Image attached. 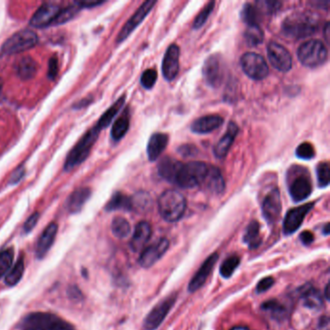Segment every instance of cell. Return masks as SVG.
<instances>
[{
	"mask_svg": "<svg viewBox=\"0 0 330 330\" xmlns=\"http://www.w3.org/2000/svg\"><path fill=\"white\" fill-rule=\"evenodd\" d=\"M320 26L318 15L310 11L297 12L285 18L282 32L285 36L292 39H302L312 36Z\"/></svg>",
	"mask_w": 330,
	"mask_h": 330,
	"instance_id": "1",
	"label": "cell"
},
{
	"mask_svg": "<svg viewBox=\"0 0 330 330\" xmlns=\"http://www.w3.org/2000/svg\"><path fill=\"white\" fill-rule=\"evenodd\" d=\"M187 201L181 193L171 189L163 193L158 200L159 213L167 222H177L183 217Z\"/></svg>",
	"mask_w": 330,
	"mask_h": 330,
	"instance_id": "2",
	"label": "cell"
},
{
	"mask_svg": "<svg viewBox=\"0 0 330 330\" xmlns=\"http://www.w3.org/2000/svg\"><path fill=\"white\" fill-rule=\"evenodd\" d=\"M21 326L23 330H75L73 324L51 313H31L25 318Z\"/></svg>",
	"mask_w": 330,
	"mask_h": 330,
	"instance_id": "3",
	"label": "cell"
},
{
	"mask_svg": "<svg viewBox=\"0 0 330 330\" xmlns=\"http://www.w3.org/2000/svg\"><path fill=\"white\" fill-rule=\"evenodd\" d=\"M208 167L209 165L203 162L182 163L175 176L174 185L183 189H191L201 185L208 171Z\"/></svg>",
	"mask_w": 330,
	"mask_h": 330,
	"instance_id": "4",
	"label": "cell"
},
{
	"mask_svg": "<svg viewBox=\"0 0 330 330\" xmlns=\"http://www.w3.org/2000/svg\"><path fill=\"white\" fill-rule=\"evenodd\" d=\"M100 131V129L95 126L85 133V135L79 140V143L68 154L65 162V171L69 172L73 170L77 166L81 165L88 157L93 145L96 143L97 138L99 137Z\"/></svg>",
	"mask_w": 330,
	"mask_h": 330,
	"instance_id": "5",
	"label": "cell"
},
{
	"mask_svg": "<svg viewBox=\"0 0 330 330\" xmlns=\"http://www.w3.org/2000/svg\"><path fill=\"white\" fill-rule=\"evenodd\" d=\"M327 49L320 40H309L297 50V57L304 66L316 68L327 59Z\"/></svg>",
	"mask_w": 330,
	"mask_h": 330,
	"instance_id": "6",
	"label": "cell"
},
{
	"mask_svg": "<svg viewBox=\"0 0 330 330\" xmlns=\"http://www.w3.org/2000/svg\"><path fill=\"white\" fill-rule=\"evenodd\" d=\"M38 43V36L34 31L21 30L8 38L1 49L2 55H14L28 51Z\"/></svg>",
	"mask_w": 330,
	"mask_h": 330,
	"instance_id": "7",
	"label": "cell"
},
{
	"mask_svg": "<svg viewBox=\"0 0 330 330\" xmlns=\"http://www.w3.org/2000/svg\"><path fill=\"white\" fill-rule=\"evenodd\" d=\"M240 64L243 72L247 75L249 78L261 81L267 77L269 73L268 65L266 63L264 56L257 55L256 53H246L242 55Z\"/></svg>",
	"mask_w": 330,
	"mask_h": 330,
	"instance_id": "8",
	"label": "cell"
},
{
	"mask_svg": "<svg viewBox=\"0 0 330 330\" xmlns=\"http://www.w3.org/2000/svg\"><path fill=\"white\" fill-rule=\"evenodd\" d=\"M202 76L211 87H219L224 78V65L219 55H212L206 58L202 66Z\"/></svg>",
	"mask_w": 330,
	"mask_h": 330,
	"instance_id": "9",
	"label": "cell"
},
{
	"mask_svg": "<svg viewBox=\"0 0 330 330\" xmlns=\"http://www.w3.org/2000/svg\"><path fill=\"white\" fill-rule=\"evenodd\" d=\"M267 55L270 63L280 72H289L292 69V55L281 44L270 42L267 46Z\"/></svg>",
	"mask_w": 330,
	"mask_h": 330,
	"instance_id": "10",
	"label": "cell"
},
{
	"mask_svg": "<svg viewBox=\"0 0 330 330\" xmlns=\"http://www.w3.org/2000/svg\"><path fill=\"white\" fill-rule=\"evenodd\" d=\"M175 301H176V296L172 295L167 297L159 304H157L145 319L144 328L146 330H156L165 320L166 317L173 308Z\"/></svg>",
	"mask_w": 330,
	"mask_h": 330,
	"instance_id": "11",
	"label": "cell"
},
{
	"mask_svg": "<svg viewBox=\"0 0 330 330\" xmlns=\"http://www.w3.org/2000/svg\"><path fill=\"white\" fill-rule=\"evenodd\" d=\"M156 3V1L148 0L144 2L139 6V8L135 12V14L130 18L128 21L126 22V25L120 30V34L116 39L117 43H121L127 39V37L138 28L145 18H147V15L151 12V10L153 9Z\"/></svg>",
	"mask_w": 330,
	"mask_h": 330,
	"instance_id": "12",
	"label": "cell"
},
{
	"mask_svg": "<svg viewBox=\"0 0 330 330\" xmlns=\"http://www.w3.org/2000/svg\"><path fill=\"white\" fill-rule=\"evenodd\" d=\"M313 207H314V202H310L288 211V213L286 214L284 225H283L285 234L290 235L299 229L302 225L305 217L310 211L312 210Z\"/></svg>",
	"mask_w": 330,
	"mask_h": 330,
	"instance_id": "13",
	"label": "cell"
},
{
	"mask_svg": "<svg viewBox=\"0 0 330 330\" xmlns=\"http://www.w3.org/2000/svg\"><path fill=\"white\" fill-rule=\"evenodd\" d=\"M60 11L61 8L55 3H44L30 19V25L36 28H46L54 25Z\"/></svg>",
	"mask_w": 330,
	"mask_h": 330,
	"instance_id": "14",
	"label": "cell"
},
{
	"mask_svg": "<svg viewBox=\"0 0 330 330\" xmlns=\"http://www.w3.org/2000/svg\"><path fill=\"white\" fill-rule=\"evenodd\" d=\"M262 210L267 223L273 224L279 219L282 211V202L278 188L272 189L267 194L266 199L263 202Z\"/></svg>",
	"mask_w": 330,
	"mask_h": 330,
	"instance_id": "15",
	"label": "cell"
},
{
	"mask_svg": "<svg viewBox=\"0 0 330 330\" xmlns=\"http://www.w3.org/2000/svg\"><path fill=\"white\" fill-rule=\"evenodd\" d=\"M170 247V241L167 239H161L153 245L146 248L140 254L138 263L144 268H149L154 266L157 262L165 255Z\"/></svg>",
	"mask_w": 330,
	"mask_h": 330,
	"instance_id": "16",
	"label": "cell"
},
{
	"mask_svg": "<svg viewBox=\"0 0 330 330\" xmlns=\"http://www.w3.org/2000/svg\"><path fill=\"white\" fill-rule=\"evenodd\" d=\"M179 48L175 44L171 45L166 51L162 63V73L169 82L174 80L179 72Z\"/></svg>",
	"mask_w": 330,
	"mask_h": 330,
	"instance_id": "17",
	"label": "cell"
},
{
	"mask_svg": "<svg viewBox=\"0 0 330 330\" xmlns=\"http://www.w3.org/2000/svg\"><path fill=\"white\" fill-rule=\"evenodd\" d=\"M290 194L294 202H302L310 197L313 187L311 179L304 173L295 176L289 187Z\"/></svg>",
	"mask_w": 330,
	"mask_h": 330,
	"instance_id": "18",
	"label": "cell"
},
{
	"mask_svg": "<svg viewBox=\"0 0 330 330\" xmlns=\"http://www.w3.org/2000/svg\"><path fill=\"white\" fill-rule=\"evenodd\" d=\"M218 257H219V255L215 253V254H212L210 257H208L205 260V262L202 264L201 268L198 270V272L195 274L192 280L190 281L189 286H188L189 292L194 293L202 288L205 283L206 279L208 278V276L210 275L213 267L215 266L217 261H218Z\"/></svg>",
	"mask_w": 330,
	"mask_h": 330,
	"instance_id": "19",
	"label": "cell"
},
{
	"mask_svg": "<svg viewBox=\"0 0 330 330\" xmlns=\"http://www.w3.org/2000/svg\"><path fill=\"white\" fill-rule=\"evenodd\" d=\"M58 230V226L56 223H51L46 229L43 230L40 238L38 239L36 244V257L38 258H43L50 251L55 242L56 234Z\"/></svg>",
	"mask_w": 330,
	"mask_h": 330,
	"instance_id": "20",
	"label": "cell"
},
{
	"mask_svg": "<svg viewBox=\"0 0 330 330\" xmlns=\"http://www.w3.org/2000/svg\"><path fill=\"white\" fill-rule=\"evenodd\" d=\"M224 119L218 114L205 115L195 120L191 125V131L195 134H208L220 128Z\"/></svg>",
	"mask_w": 330,
	"mask_h": 330,
	"instance_id": "21",
	"label": "cell"
},
{
	"mask_svg": "<svg viewBox=\"0 0 330 330\" xmlns=\"http://www.w3.org/2000/svg\"><path fill=\"white\" fill-rule=\"evenodd\" d=\"M238 134H239V126L234 122H229L225 135L221 138L220 140L217 143V145L213 149L214 155L218 159L226 157Z\"/></svg>",
	"mask_w": 330,
	"mask_h": 330,
	"instance_id": "22",
	"label": "cell"
},
{
	"mask_svg": "<svg viewBox=\"0 0 330 330\" xmlns=\"http://www.w3.org/2000/svg\"><path fill=\"white\" fill-rule=\"evenodd\" d=\"M151 226L148 222L142 221L136 226L132 239L130 241V247L134 252H138L148 242L151 237Z\"/></svg>",
	"mask_w": 330,
	"mask_h": 330,
	"instance_id": "23",
	"label": "cell"
},
{
	"mask_svg": "<svg viewBox=\"0 0 330 330\" xmlns=\"http://www.w3.org/2000/svg\"><path fill=\"white\" fill-rule=\"evenodd\" d=\"M202 185H204L205 188L209 190L211 193L221 194L224 192L226 183H225L223 174L221 173L220 169H218L217 167L209 165L208 171L202 181Z\"/></svg>",
	"mask_w": 330,
	"mask_h": 330,
	"instance_id": "24",
	"label": "cell"
},
{
	"mask_svg": "<svg viewBox=\"0 0 330 330\" xmlns=\"http://www.w3.org/2000/svg\"><path fill=\"white\" fill-rule=\"evenodd\" d=\"M169 144V136L164 133L153 134L147 144V156L149 161H156L161 154L164 152Z\"/></svg>",
	"mask_w": 330,
	"mask_h": 330,
	"instance_id": "25",
	"label": "cell"
},
{
	"mask_svg": "<svg viewBox=\"0 0 330 330\" xmlns=\"http://www.w3.org/2000/svg\"><path fill=\"white\" fill-rule=\"evenodd\" d=\"M90 196H91V190L89 188L82 187L77 189L75 192L71 194V196L67 201L66 203L67 210L72 214L80 212L82 210L84 203L89 200Z\"/></svg>",
	"mask_w": 330,
	"mask_h": 330,
	"instance_id": "26",
	"label": "cell"
},
{
	"mask_svg": "<svg viewBox=\"0 0 330 330\" xmlns=\"http://www.w3.org/2000/svg\"><path fill=\"white\" fill-rule=\"evenodd\" d=\"M181 164H182L181 162L175 160L172 157H165L158 164L157 167L158 174L167 181L174 184L175 176Z\"/></svg>",
	"mask_w": 330,
	"mask_h": 330,
	"instance_id": "27",
	"label": "cell"
},
{
	"mask_svg": "<svg viewBox=\"0 0 330 330\" xmlns=\"http://www.w3.org/2000/svg\"><path fill=\"white\" fill-rule=\"evenodd\" d=\"M303 305L314 311L321 310L323 306V299L322 295L318 290H315L312 288H307L302 293Z\"/></svg>",
	"mask_w": 330,
	"mask_h": 330,
	"instance_id": "28",
	"label": "cell"
},
{
	"mask_svg": "<svg viewBox=\"0 0 330 330\" xmlns=\"http://www.w3.org/2000/svg\"><path fill=\"white\" fill-rule=\"evenodd\" d=\"M38 71V64L34 59L27 56L21 58L17 65V74L21 80L32 79Z\"/></svg>",
	"mask_w": 330,
	"mask_h": 330,
	"instance_id": "29",
	"label": "cell"
},
{
	"mask_svg": "<svg viewBox=\"0 0 330 330\" xmlns=\"http://www.w3.org/2000/svg\"><path fill=\"white\" fill-rule=\"evenodd\" d=\"M106 210H132L131 198L122 193H115L107 203Z\"/></svg>",
	"mask_w": 330,
	"mask_h": 330,
	"instance_id": "30",
	"label": "cell"
},
{
	"mask_svg": "<svg viewBox=\"0 0 330 330\" xmlns=\"http://www.w3.org/2000/svg\"><path fill=\"white\" fill-rule=\"evenodd\" d=\"M130 127V117H129L128 110H125L123 114L115 120L111 128V138L113 140H120L123 138L126 133L128 132Z\"/></svg>",
	"mask_w": 330,
	"mask_h": 330,
	"instance_id": "31",
	"label": "cell"
},
{
	"mask_svg": "<svg viewBox=\"0 0 330 330\" xmlns=\"http://www.w3.org/2000/svg\"><path fill=\"white\" fill-rule=\"evenodd\" d=\"M132 210L137 211L138 213H145L151 208L152 199L147 192L136 193L131 197Z\"/></svg>",
	"mask_w": 330,
	"mask_h": 330,
	"instance_id": "32",
	"label": "cell"
},
{
	"mask_svg": "<svg viewBox=\"0 0 330 330\" xmlns=\"http://www.w3.org/2000/svg\"><path fill=\"white\" fill-rule=\"evenodd\" d=\"M261 15V10L258 7L251 3L245 4L241 11V18L248 27L260 26Z\"/></svg>",
	"mask_w": 330,
	"mask_h": 330,
	"instance_id": "33",
	"label": "cell"
},
{
	"mask_svg": "<svg viewBox=\"0 0 330 330\" xmlns=\"http://www.w3.org/2000/svg\"><path fill=\"white\" fill-rule=\"evenodd\" d=\"M125 102V96H122L117 101L115 102L109 110L105 111V113L101 116V119L98 121L97 123V127L102 130V129L107 128L113 119L115 117V115L119 113V111L121 110V108L123 107Z\"/></svg>",
	"mask_w": 330,
	"mask_h": 330,
	"instance_id": "34",
	"label": "cell"
},
{
	"mask_svg": "<svg viewBox=\"0 0 330 330\" xmlns=\"http://www.w3.org/2000/svg\"><path fill=\"white\" fill-rule=\"evenodd\" d=\"M244 242L250 249H256L261 245L262 239L260 235V224L257 221H252L249 224L244 234Z\"/></svg>",
	"mask_w": 330,
	"mask_h": 330,
	"instance_id": "35",
	"label": "cell"
},
{
	"mask_svg": "<svg viewBox=\"0 0 330 330\" xmlns=\"http://www.w3.org/2000/svg\"><path fill=\"white\" fill-rule=\"evenodd\" d=\"M25 272V261L22 257H19L15 266L10 268L8 273L5 275V284L9 287H13L18 284L21 280Z\"/></svg>",
	"mask_w": 330,
	"mask_h": 330,
	"instance_id": "36",
	"label": "cell"
},
{
	"mask_svg": "<svg viewBox=\"0 0 330 330\" xmlns=\"http://www.w3.org/2000/svg\"><path fill=\"white\" fill-rule=\"evenodd\" d=\"M111 231L117 239H126L131 232V226L125 218L119 216L111 222Z\"/></svg>",
	"mask_w": 330,
	"mask_h": 330,
	"instance_id": "37",
	"label": "cell"
},
{
	"mask_svg": "<svg viewBox=\"0 0 330 330\" xmlns=\"http://www.w3.org/2000/svg\"><path fill=\"white\" fill-rule=\"evenodd\" d=\"M245 40L250 46H257L264 41V31L260 26H254V27H248L245 33H244Z\"/></svg>",
	"mask_w": 330,
	"mask_h": 330,
	"instance_id": "38",
	"label": "cell"
},
{
	"mask_svg": "<svg viewBox=\"0 0 330 330\" xmlns=\"http://www.w3.org/2000/svg\"><path fill=\"white\" fill-rule=\"evenodd\" d=\"M13 261L14 250L12 248L0 252V279L8 273L13 265Z\"/></svg>",
	"mask_w": 330,
	"mask_h": 330,
	"instance_id": "39",
	"label": "cell"
},
{
	"mask_svg": "<svg viewBox=\"0 0 330 330\" xmlns=\"http://www.w3.org/2000/svg\"><path fill=\"white\" fill-rule=\"evenodd\" d=\"M240 264V260L238 256L228 257L221 266L220 274L224 278H229L237 270Z\"/></svg>",
	"mask_w": 330,
	"mask_h": 330,
	"instance_id": "40",
	"label": "cell"
},
{
	"mask_svg": "<svg viewBox=\"0 0 330 330\" xmlns=\"http://www.w3.org/2000/svg\"><path fill=\"white\" fill-rule=\"evenodd\" d=\"M329 172V164L327 162H321L317 167L318 183L321 188L328 186L330 181Z\"/></svg>",
	"mask_w": 330,
	"mask_h": 330,
	"instance_id": "41",
	"label": "cell"
},
{
	"mask_svg": "<svg viewBox=\"0 0 330 330\" xmlns=\"http://www.w3.org/2000/svg\"><path fill=\"white\" fill-rule=\"evenodd\" d=\"M262 309L270 313L274 318H283L285 315V307L277 300H268L262 305Z\"/></svg>",
	"mask_w": 330,
	"mask_h": 330,
	"instance_id": "42",
	"label": "cell"
},
{
	"mask_svg": "<svg viewBox=\"0 0 330 330\" xmlns=\"http://www.w3.org/2000/svg\"><path fill=\"white\" fill-rule=\"evenodd\" d=\"M214 6H215V2L210 1L203 7V9L199 13L197 18H195V21H194V28L195 29L202 28V26L206 22V20L209 18L212 11L214 10Z\"/></svg>",
	"mask_w": 330,
	"mask_h": 330,
	"instance_id": "43",
	"label": "cell"
},
{
	"mask_svg": "<svg viewBox=\"0 0 330 330\" xmlns=\"http://www.w3.org/2000/svg\"><path fill=\"white\" fill-rule=\"evenodd\" d=\"M158 73L155 69H147L140 77V83L146 89H151L156 83Z\"/></svg>",
	"mask_w": 330,
	"mask_h": 330,
	"instance_id": "44",
	"label": "cell"
},
{
	"mask_svg": "<svg viewBox=\"0 0 330 330\" xmlns=\"http://www.w3.org/2000/svg\"><path fill=\"white\" fill-rule=\"evenodd\" d=\"M295 154L302 160H311L315 156V148L310 143L305 142L297 147Z\"/></svg>",
	"mask_w": 330,
	"mask_h": 330,
	"instance_id": "45",
	"label": "cell"
},
{
	"mask_svg": "<svg viewBox=\"0 0 330 330\" xmlns=\"http://www.w3.org/2000/svg\"><path fill=\"white\" fill-rule=\"evenodd\" d=\"M75 5L76 6H69L65 9H61L58 17L55 19V23L54 25H62V23H65L66 21L70 20L71 18H73L74 16L78 13L79 11V6L76 4L75 2Z\"/></svg>",
	"mask_w": 330,
	"mask_h": 330,
	"instance_id": "46",
	"label": "cell"
},
{
	"mask_svg": "<svg viewBox=\"0 0 330 330\" xmlns=\"http://www.w3.org/2000/svg\"><path fill=\"white\" fill-rule=\"evenodd\" d=\"M256 5H257L258 9L264 10L268 14H272L280 9L282 2H280V1H257Z\"/></svg>",
	"mask_w": 330,
	"mask_h": 330,
	"instance_id": "47",
	"label": "cell"
},
{
	"mask_svg": "<svg viewBox=\"0 0 330 330\" xmlns=\"http://www.w3.org/2000/svg\"><path fill=\"white\" fill-rule=\"evenodd\" d=\"M275 283L274 278L273 277H266L264 279H262L257 285V294H262V293H266V291H268L273 285Z\"/></svg>",
	"mask_w": 330,
	"mask_h": 330,
	"instance_id": "48",
	"label": "cell"
},
{
	"mask_svg": "<svg viewBox=\"0 0 330 330\" xmlns=\"http://www.w3.org/2000/svg\"><path fill=\"white\" fill-rule=\"evenodd\" d=\"M58 59L56 56H53L51 59H50V62H49V71H48V77L51 79V80H54L55 79V77L57 76L58 74Z\"/></svg>",
	"mask_w": 330,
	"mask_h": 330,
	"instance_id": "49",
	"label": "cell"
},
{
	"mask_svg": "<svg viewBox=\"0 0 330 330\" xmlns=\"http://www.w3.org/2000/svg\"><path fill=\"white\" fill-rule=\"evenodd\" d=\"M39 216H40L39 213L35 212V213H33L28 218L27 222L25 223V225H23V231H25V233H29L32 229L35 228V226H36L37 223H38V220H39Z\"/></svg>",
	"mask_w": 330,
	"mask_h": 330,
	"instance_id": "50",
	"label": "cell"
},
{
	"mask_svg": "<svg viewBox=\"0 0 330 330\" xmlns=\"http://www.w3.org/2000/svg\"><path fill=\"white\" fill-rule=\"evenodd\" d=\"M26 174V169L23 166H19L18 168H17L15 170V172L12 174L11 177H10L9 183L11 185H14V184H17L22 179V177L25 176Z\"/></svg>",
	"mask_w": 330,
	"mask_h": 330,
	"instance_id": "51",
	"label": "cell"
},
{
	"mask_svg": "<svg viewBox=\"0 0 330 330\" xmlns=\"http://www.w3.org/2000/svg\"><path fill=\"white\" fill-rule=\"evenodd\" d=\"M178 152L182 156L190 157L194 156V154H196L198 152V150H197V148L194 147V146H191V145H184V146H181V147H179Z\"/></svg>",
	"mask_w": 330,
	"mask_h": 330,
	"instance_id": "52",
	"label": "cell"
},
{
	"mask_svg": "<svg viewBox=\"0 0 330 330\" xmlns=\"http://www.w3.org/2000/svg\"><path fill=\"white\" fill-rule=\"evenodd\" d=\"M300 240L304 245H310L314 241V234L309 230H305L300 234Z\"/></svg>",
	"mask_w": 330,
	"mask_h": 330,
	"instance_id": "53",
	"label": "cell"
},
{
	"mask_svg": "<svg viewBox=\"0 0 330 330\" xmlns=\"http://www.w3.org/2000/svg\"><path fill=\"white\" fill-rule=\"evenodd\" d=\"M103 1H81V2H76V4L80 8H87V7H94L101 5Z\"/></svg>",
	"mask_w": 330,
	"mask_h": 330,
	"instance_id": "54",
	"label": "cell"
},
{
	"mask_svg": "<svg viewBox=\"0 0 330 330\" xmlns=\"http://www.w3.org/2000/svg\"><path fill=\"white\" fill-rule=\"evenodd\" d=\"M68 294H69V296L72 298V299H79L81 296V292L78 288L76 287H71V289H69L68 291Z\"/></svg>",
	"mask_w": 330,
	"mask_h": 330,
	"instance_id": "55",
	"label": "cell"
},
{
	"mask_svg": "<svg viewBox=\"0 0 330 330\" xmlns=\"http://www.w3.org/2000/svg\"><path fill=\"white\" fill-rule=\"evenodd\" d=\"M324 37H325L326 42L328 43L329 42V22H326L325 23V27H324Z\"/></svg>",
	"mask_w": 330,
	"mask_h": 330,
	"instance_id": "56",
	"label": "cell"
},
{
	"mask_svg": "<svg viewBox=\"0 0 330 330\" xmlns=\"http://www.w3.org/2000/svg\"><path fill=\"white\" fill-rule=\"evenodd\" d=\"M324 294H325V299H329L330 296H329V285L327 284L326 285V287H325V290H324Z\"/></svg>",
	"mask_w": 330,
	"mask_h": 330,
	"instance_id": "57",
	"label": "cell"
},
{
	"mask_svg": "<svg viewBox=\"0 0 330 330\" xmlns=\"http://www.w3.org/2000/svg\"><path fill=\"white\" fill-rule=\"evenodd\" d=\"M230 330H249L247 326H244V325H239V326H234L232 327Z\"/></svg>",
	"mask_w": 330,
	"mask_h": 330,
	"instance_id": "58",
	"label": "cell"
},
{
	"mask_svg": "<svg viewBox=\"0 0 330 330\" xmlns=\"http://www.w3.org/2000/svg\"><path fill=\"white\" fill-rule=\"evenodd\" d=\"M325 235H328L329 234V224H326L325 227H324V232H323Z\"/></svg>",
	"mask_w": 330,
	"mask_h": 330,
	"instance_id": "59",
	"label": "cell"
},
{
	"mask_svg": "<svg viewBox=\"0 0 330 330\" xmlns=\"http://www.w3.org/2000/svg\"><path fill=\"white\" fill-rule=\"evenodd\" d=\"M2 87H3V83H2V80L0 79V94H1V91H2Z\"/></svg>",
	"mask_w": 330,
	"mask_h": 330,
	"instance_id": "60",
	"label": "cell"
}]
</instances>
